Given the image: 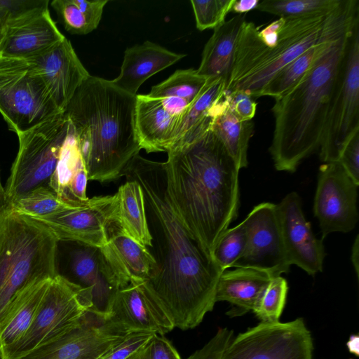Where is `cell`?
Here are the masks:
<instances>
[{"mask_svg":"<svg viewBox=\"0 0 359 359\" xmlns=\"http://www.w3.org/2000/svg\"><path fill=\"white\" fill-rule=\"evenodd\" d=\"M340 0H264L256 9L282 17H298L328 13Z\"/></svg>","mask_w":359,"mask_h":359,"instance_id":"cell-34","label":"cell"},{"mask_svg":"<svg viewBox=\"0 0 359 359\" xmlns=\"http://www.w3.org/2000/svg\"><path fill=\"white\" fill-rule=\"evenodd\" d=\"M358 187L338 161L319 168L313 212L322 239L334 232L348 233L358 221Z\"/></svg>","mask_w":359,"mask_h":359,"instance_id":"cell-13","label":"cell"},{"mask_svg":"<svg viewBox=\"0 0 359 359\" xmlns=\"http://www.w3.org/2000/svg\"><path fill=\"white\" fill-rule=\"evenodd\" d=\"M144 196L157 269L145 285L175 327L198 326L212 311L222 271L185 226L167 189L165 162L135 155L126 172Z\"/></svg>","mask_w":359,"mask_h":359,"instance_id":"cell-1","label":"cell"},{"mask_svg":"<svg viewBox=\"0 0 359 359\" xmlns=\"http://www.w3.org/2000/svg\"><path fill=\"white\" fill-rule=\"evenodd\" d=\"M107 326L121 334L144 332L160 335L172 331V320L144 282L130 283L112 296L104 313Z\"/></svg>","mask_w":359,"mask_h":359,"instance_id":"cell-14","label":"cell"},{"mask_svg":"<svg viewBox=\"0 0 359 359\" xmlns=\"http://www.w3.org/2000/svg\"><path fill=\"white\" fill-rule=\"evenodd\" d=\"M328 13L282 17L278 40L272 46L261 41L258 27L245 21L225 90H239L252 97H262L264 87L277 72L321 39Z\"/></svg>","mask_w":359,"mask_h":359,"instance_id":"cell-5","label":"cell"},{"mask_svg":"<svg viewBox=\"0 0 359 359\" xmlns=\"http://www.w3.org/2000/svg\"><path fill=\"white\" fill-rule=\"evenodd\" d=\"M52 279L38 280L12 302L0 323V356L16 344L31 325Z\"/></svg>","mask_w":359,"mask_h":359,"instance_id":"cell-28","label":"cell"},{"mask_svg":"<svg viewBox=\"0 0 359 359\" xmlns=\"http://www.w3.org/2000/svg\"><path fill=\"white\" fill-rule=\"evenodd\" d=\"M107 243L100 248L121 288L130 283L146 282L155 273L156 262L148 248L117 228L110 229Z\"/></svg>","mask_w":359,"mask_h":359,"instance_id":"cell-22","label":"cell"},{"mask_svg":"<svg viewBox=\"0 0 359 359\" xmlns=\"http://www.w3.org/2000/svg\"><path fill=\"white\" fill-rule=\"evenodd\" d=\"M58 243L41 223L8 205L0 219V323L22 290L58 274Z\"/></svg>","mask_w":359,"mask_h":359,"instance_id":"cell-6","label":"cell"},{"mask_svg":"<svg viewBox=\"0 0 359 359\" xmlns=\"http://www.w3.org/2000/svg\"><path fill=\"white\" fill-rule=\"evenodd\" d=\"M10 205L31 217L46 216L77 208L63 201L49 187L35 189L20 197Z\"/></svg>","mask_w":359,"mask_h":359,"instance_id":"cell-32","label":"cell"},{"mask_svg":"<svg viewBox=\"0 0 359 359\" xmlns=\"http://www.w3.org/2000/svg\"><path fill=\"white\" fill-rule=\"evenodd\" d=\"M66 263L68 280L92 290L91 310L104 313L121 285L100 248L70 242Z\"/></svg>","mask_w":359,"mask_h":359,"instance_id":"cell-18","label":"cell"},{"mask_svg":"<svg viewBox=\"0 0 359 359\" xmlns=\"http://www.w3.org/2000/svg\"><path fill=\"white\" fill-rule=\"evenodd\" d=\"M224 97L227 108L242 121H251L255 116L257 102L248 93L235 90L224 91Z\"/></svg>","mask_w":359,"mask_h":359,"instance_id":"cell-40","label":"cell"},{"mask_svg":"<svg viewBox=\"0 0 359 359\" xmlns=\"http://www.w3.org/2000/svg\"><path fill=\"white\" fill-rule=\"evenodd\" d=\"M184 114L170 112L161 98L137 95L135 126L141 149L147 153L169 151Z\"/></svg>","mask_w":359,"mask_h":359,"instance_id":"cell-21","label":"cell"},{"mask_svg":"<svg viewBox=\"0 0 359 359\" xmlns=\"http://www.w3.org/2000/svg\"><path fill=\"white\" fill-rule=\"evenodd\" d=\"M118 196H94L83 205L52 215L32 217L41 223L58 241L77 242L102 248L118 219Z\"/></svg>","mask_w":359,"mask_h":359,"instance_id":"cell-12","label":"cell"},{"mask_svg":"<svg viewBox=\"0 0 359 359\" xmlns=\"http://www.w3.org/2000/svg\"><path fill=\"white\" fill-rule=\"evenodd\" d=\"M125 335L111 330L103 313L89 310L73 327L20 359H98Z\"/></svg>","mask_w":359,"mask_h":359,"instance_id":"cell-16","label":"cell"},{"mask_svg":"<svg viewBox=\"0 0 359 359\" xmlns=\"http://www.w3.org/2000/svg\"><path fill=\"white\" fill-rule=\"evenodd\" d=\"M93 308L92 290L57 274L24 336L1 359H20L76 325Z\"/></svg>","mask_w":359,"mask_h":359,"instance_id":"cell-9","label":"cell"},{"mask_svg":"<svg viewBox=\"0 0 359 359\" xmlns=\"http://www.w3.org/2000/svg\"><path fill=\"white\" fill-rule=\"evenodd\" d=\"M288 286L281 276L272 278L252 312L260 323L279 322L284 309Z\"/></svg>","mask_w":359,"mask_h":359,"instance_id":"cell-35","label":"cell"},{"mask_svg":"<svg viewBox=\"0 0 359 359\" xmlns=\"http://www.w3.org/2000/svg\"><path fill=\"white\" fill-rule=\"evenodd\" d=\"M118 196L117 224L121 229L140 244L152 247L145 209L143 191L140 184L127 179L116 192Z\"/></svg>","mask_w":359,"mask_h":359,"instance_id":"cell-29","label":"cell"},{"mask_svg":"<svg viewBox=\"0 0 359 359\" xmlns=\"http://www.w3.org/2000/svg\"><path fill=\"white\" fill-rule=\"evenodd\" d=\"M185 55L146 41L125 50L120 74L111 81L124 92L135 96L146 80L176 63Z\"/></svg>","mask_w":359,"mask_h":359,"instance_id":"cell-23","label":"cell"},{"mask_svg":"<svg viewBox=\"0 0 359 359\" xmlns=\"http://www.w3.org/2000/svg\"><path fill=\"white\" fill-rule=\"evenodd\" d=\"M0 113L18 135L62 112L29 61L0 56Z\"/></svg>","mask_w":359,"mask_h":359,"instance_id":"cell-8","label":"cell"},{"mask_svg":"<svg viewBox=\"0 0 359 359\" xmlns=\"http://www.w3.org/2000/svg\"><path fill=\"white\" fill-rule=\"evenodd\" d=\"M50 5L65 29L72 34H87L93 28L74 0H53Z\"/></svg>","mask_w":359,"mask_h":359,"instance_id":"cell-37","label":"cell"},{"mask_svg":"<svg viewBox=\"0 0 359 359\" xmlns=\"http://www.w3.org/2000/svg\"><path fill=\"white\" fill-rule=\"evenodd\" d=\"M74 1L83 13L90 26L95 29L100 22L104 8L108 3V0H74Z\"/></svg>","mask_w":359,"mask_h":359,"instance_id":"cell-43","label":"cell"},{"mask_svg":"<svg viewBox=\"0 0 359 359\" xmlns=\"http://www.w3.org/2000/svg\"><path fill=\"white\" fill-rule=\"evenodd\" d=\"M248 242V224L245 219L236 226L227 229L220 236L211 256L222 271L233 267L243 256Z\"/></svg>","mask_w":359,"mask_h":359,"instance_id":"cell-33","label":"cell"},{"mask_svg":"<svg viewBox=\"0 0 359 359\" xmlns=\"http://www.w3.org/2000/svg\"><path fill=\"white\" fill-rule=\"evenodd\" d=\"M154 334L144 332L128 333L98 359H126Z\"/></svg>","mask_w":359,"mask_h":359,"instance_id":"cell-39","label":"cell"},{"mask_svg":"<svg viewBox=\"0 0 359 359\" xmlns=\"http://www.w3.org/2000/svg\"><path fill=\"white\" fill-rule=\"evenodd\" d=\"M210 130L222 144L238 169L246 168L248 164L249 142L254 133L252 121L241 120L226 105L215 116Z\"/></svg>","mask_w":359,"mask_h":359,"instance_id":"cell-30","label":"cell"},{"mask_svg":"<svg viewBox=\"0 0 359 359\" xmlns=\"http://www.w3.org/2000/svg\"><path fill=\"white\" fill-rule=\"evenodd\" d=\"M68 126L64 112L17 135L19 149L5 187L8 205L35 189L50 187Z\"/></svg>","mask_w":359,"mask_h":359,"instance_id":"cell-7","label":"cell"},{"mask_svg":"<svg viewBox=\"0 0 359 359\" xmlns=\"http://www.w3.org/2000/svg\"><path fill=\"white\" fill-rule=\"evenodd\" d=\"M265 271L247 267L224 271L219 279L215 302H227L232 309L231 317L242 316L253 311L271 280Z\"/></svg>","mask_w":359,"mask_h":359,"instance_id":"cell-25","label":"cell"},{"mask_svg":"<svg viewBox=\"0 0 359 359\" xmlns=\"http://www.w3.org/2000/svg\"><path fill=\"white\" fill-rule=\"evenodd\" d=\"M359 130V24L349 39L343 75L333 96L319 147L323 163L338 161L340 153Z\"/></svg>","mask_w":359,"mask_h":359,"instance_id":"cell-11","label":"cell"},{"mask_svg":"<svg viewBox=\"0 0 359 359\" xmlns=\"http://www.w3.org/2000/svg\"><path fill=\"white\" fill-rule=\"evenodd\" d=\"M234 0H192L196 25L198 30L214 29L225 21Z\"/></svg>","mask_w":359,"mask_h":359,"instance_id":"cell-36","label":"cell"},{"mask_svg":"<svg viewBox=\"0 0 359 359\" xmlns=\"http://www.w3.org/2000/svg\"><path fill=\"white\" fill-rule=\"evenodd\" d=\"M208 79L197 69H179L153 86L148 95L156 98L178 97L191 104L202 91Z\"/></svg>","mask_w":359,"mask_h":359,"instance_id":"cell-31","label":"cell"},{"mask_svg":"<svg viewBox=\"0 0 359 359\" xmlns=\"http://www.w3.org/2000/svg\"><path fill=\"white\" fill-rule=\"evenodd\" d=\"M225 88L226 82L223 79L208 78L202 91L182 118L170 151L191 143L210 130L215 116L223 107L222 96Z\"/></svg>","mask_w":359,"mask_h":359,"instance_id":"cell-26","label":"cell"},{"mask_svg":"<svg viewBox=\"0 0 359 359\" xmlns=\"http://www.w3.org/2000/svg\"><path fill=\"white\" fill-rule=\"evenodd\" d=\"M66 37L52 19L48 6L8 21L0 56L28 60L51 49Z\"/></svg>","mask_w":359,"mask_h":359,"instance_id":"cell-19","label":"cell"},{"mask_svg":"<svg viewBox=\"0 0 359 359\" xmlns=\"http://www.w3.org/2000/svg\"><path fill=\"white\" fill-rule=\"evenodd\" d=\"M276 210L288 264L297 265L311 276L322 272L325 257L323 239L313 234L298 194L289 193L276 204Z\"/></svg>","mask_w":359,"mask_h":359,"instance_id":"cell-17","label":"cell"},{"mask_svg":"<svg viewBox=\"0 0 359 359\" xmlns=\"http://www.w3.org/2000/svg\"><path fill=\"white\" fill-rule=\"evenodd\" d=\"M237 15L214 28L205 43L198 72L207 78H220L226 83L232 68L238 39L245 20Z\"/></svg>","mask_w":359,"mask_h":359,"instance_id":"cell-27","label":"cell"},{"mask_svg":"<svg viewBox=\"0 0 359 359\" xmlns=\"http://www.w3.org/2000/svg\"><path fill=\"white\" fill-rule=\"evenodd\" d=\"M167 189L182 222L211 255L238 214L239 169L209 130L168 152Z\"/></svg>","mask_w":359,"mask_h":359,"instance_id":"cell-2","label":"cell"},{"mask_svg":"<svg viewBox=\"0 0 359 359\" xmlns=\"http://www.w3.org/2000/svg\"><path fill=\"white\" fill-rule=\"evenodd\" d=\"M8 205L5 188L3 187L0 175V219Z\"/></svg>","mask_w":359,"mask_h":359,"instance_id":"cell-48","label":"cell"},{"mask_svg":"<svg viewBox=\"0 0 359 359\" xmlns=\"http://www.w3.org/2000/svg\"><path fill=\"white\" fill-rule=\"evenodd\" d=\"M358 24L332 41L300 81L275 99L269 152L277 170L293 172L319 149L331 102L343 75L350 36Z\"/></svg>","mask_w":359,"mask_h":359,"instance_id":"cell-3","label":"cell"},{"mask_svg":"<svg viewBox=\"0 0 359 359\" xmlns=\"http://www.w3.org/2000/svg\"><path fill=\"white\" fill-rule=\"evenodd\" d=\"M233 337L232 330L227 327H220L202 348L187 359H220L223 351Z\"/></svg>","mask_w":359,"mask_h":359,"instance_id":"cell-41","label":"cell"},{"mask_svg":"<svg viewBox=\"0 0 359 359\" xmlns=\"http://www.w3.org/2000/svg\"><path fill=\"white\" fill-rule=\"evenodd\" d=\"M126 359H182L176 348L163 335L154 334Z\"/></svg>","mask_w":359,"mask_h":359,"instance_id":"cell-38","label":"cell"},{"mask_svg":"<svg viewBox=\"0 0 359 359\" xmlns=\"http://www.w3.org/2000/svg\"><path fill=\"white\" fill-rule=\"evenodd\" d=\"M135 102L136 95L91 75L75 92L65 113L73 126L88 180L104 182L121 177L139 154Z\"/></svg>","mask_w":359,"mask_h":359,"instance_id":"cell-4","label":"cell"},{"mask_svg":"<svg viewBox=\"0 0 359 359\" xmlns=\"http://www.w3.org/2000/svg\"><path fill=\"white\" fill-rule=\"evenodd\" d=\"M245 219L247 245L233 267L261 270L271 278L287 273L290 266L285 257L276 204L262 203L254 207Z\"/></svg>","mask_w":359,"mask_h":359,"instance_id":"cell-15","label":"cell"},{"mask_svg":"<svg viewBox=\"0 0 359 359\" xmlns=\"http://www.w3.org/2000/svg\"><path fill=\"white\" fill-rule=\"evenodd\" d=\"M259 1V0H234L231 11L238 15H243L256 9Z\"/></svg>","mask_w":359,"mask_h":359,"instance_id":"cell-44","label":"cell"},{"mask_svg":"<svg viewBox=\"0 0 359 359\" xmlns=\"http://www.w3.org/2000/svg\"><path fill=\"white\" fill-rule=\"evenodd\" d=\"M9 20V13L6 10L0 8V46L3 41Z\"/></svg>","mask_w":359,"mask_h":359,"instance_id":"cell-47","label":"cell"},{"mask_svg":"<svg viewBox=\"0 0 359 359\" xmlns=\"http://www.w3.org/2000/svg\"><path fill=\"white\" fill-rule=\"evenodd\" d=\"M337 161L353 181L359 185V130L346 142Z\"/></svg>","mask_w":359,"mask_h":359,"instance_id":"cell-42","label":"cell"},{"mask_svg":"<svg viewBox=\"0 0 359 359\" xmlns=\"http://www.w3.org/2000/svg\"><path fill=\"white\" fill-rule=\"evenodd\" d=\"M0 359H1V356H0Z\"/></svg>","mask_w":359,"mask_h":359,"instance_id":"cell-49","label":"cell"},{"mask_svg":"<svg viewBox=\"0 0 359 359\" xmlns=\"http://www.w3.org/2000/svg\"><path fill=\"white\" fill-rule=\"evenodd\" d=\"M88 180L86 164L69 121L67 134L50 187L67 204L80 207L89 199L86 195Z\"/></svg>","mask_w":359,"mask_h":359,"instance_id":"cell-24","label":"cell"},{"mask_svg":"<svg viewBox=\"0 0 359 359\" xmlns=\"http://www.w3.org/2000/svg\"><path fill=\"white\" fill-rule=\"evenodd\" d=\"M27 60L37 69L62 113L79 87L90 76L67 38L48 51Z\"/></svg>","mask_w":359,"mask_h":359,"instance_id":"cell-20","label":"cell"},{"mask_svg":"<svg viewBox=\"0 0 359 359\" xmlns=\"http://www.w3.org/2000/svg\"><path fill=\"white\" fill-rule=\"evenodd\" d=\"M351 262L357 277L359 276V236L357 235L351 250Z\"/></svg>","mask_w":359,"mask_h":359,"instance_id":"cell-45","label":"cell"},{"mask_svg":"<svg viewBox=\"0 0 359 359\" xmlns=\"http://www.w3.org/2000/svg\"><path fill=\"white\" fill-rule=\"evenodd\" d=\"M311 334L302 318L259 323L233 337L220 359H313Z\"/></svg>","mask_w":359,"mask_h":359,"instance_id":"cell-10","label":"cell"},{"mask_svg":"<svg viewBox=\"0 0 359 359\" xmlns=\"http://www.w3.org/2000/svg\"><path fill=\"white\" fill-rule=\"evenodd\" d=\"M346 346L350 353L359 355V336L358 334H351L346 342Z\"/></svg>","mask_w":359,"mask_h":359,"instance_id":"cell-46","label":"cell"}]
</instances>
